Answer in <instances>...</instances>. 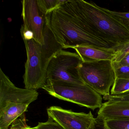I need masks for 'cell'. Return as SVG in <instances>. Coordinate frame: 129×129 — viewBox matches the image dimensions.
<instances>
[{
	"label": "cell",
	"mask_w": 129,
	"mask_h": 129,
	"mask_svg": "<svg viewBox=\"0 0 129 129\" xmlns=\"http://www.w3.org/2000/svg\"><path fill=\"white\" fill-rule=\"evenodd\" d=\"M44 43L41 44L34 39L23 40L27 53L23 76L25 88L37 90L47 83V69L54 55L63 49L57 42L49 24L47 16L44 29Z\"/></svg>",
	"instance_id": "1"
},
{
	"label": "cell",
	"mask_w": 129,
	"mask_h": 129,
	"mask_svg": "<svg viewBox=\"0 0 129 129\" xmlns=\"http://www.w3.org/2000/svg\"><path fill=\"white\" fill-rule=\"evenodd\" d=\"M75 3L94 37L116 50L129 42V31L104 8L83 0H75Z\"/></svg>",
	"instance_id": "2"
},
{
	"label": "cell",
	"mask_w": 129,
	"mask_h": 129,
	"mask_svg": "<svg viewBox=\"0 0 129 129\" xmlns=\"http://www.w3.org/2000/svg\"><path fill=\"white\" fill-rule=\"evenodd\" d=\"M47 16L56 40L63 49H73L78 46L111 48L102 41L87 33L66 3Z\"/></svg>",
	"instance_id": "3"
},
{
	"label": "cell",
	"mask_w": 129,
	"mask_h": 129,
	"mask_svg": "<svg viewBox=\"0 0 129 129\" xmlns=\"http://www.w3.org/2000/svg\"><path fill=\"white\" fill-rule=\"evenodd\" d=\"M37 90L16 86L0 68V129H9L20 118H25L28 106L37 99Z\"/></svg>",
	"instance_id": "4"
},
{
	"label": "cell",
	"mask_w": 129,
	"mask_h": 129,
	"mask_svg": "<svg viewBox=\"0 0 129 129\" xmlns=\"http://www.w3.org/2000/svg\"><path fill=\"white\" fill-rule=\"evenodd\" d=\"M83 62L77 53L61 50L50 61L47 69V83H68L79 85L85 84L79 74V68Z\"/></svg>",
	"instance_id": "5"
},
{
	"label": "cell",
	"mask_w": 129,
	"mask_h": 129,
	"mask_svg": "<svg viewBox=\"0 0 129 129\" xmlns=\"http://www.w3.org/2000/svg\"><path fill=\"white\" fill-rule=\"evenodd\" d=\"M50 95L75 103L93 111L102 105L101 95L87 85L68 83H53L43 88Z\"/></svg>",
	"instance_id": "6"
},
{
	"label": "cell",
	"mask_w": 129,
	"mask_h": 129,
	"mask_svg": "<svg viewBox=\"0 0 129 129\" xmlns=\"http://www.w3.org/2000/svg\"><path fill=\"white\" fill-rule=\"evenodd\" d=\"M79 71L80 77L85 84L103 96L110 95V88L115 79L112 61L83 62Z\"/></svg>",
	"instance_id": "7"
},
{
	"label": "cell",
	"mask_w": 129,
	"mask_h": 129,
	"mask_svg": "<svg viewBox=\"0 0 129 129\" xmlns=\"http://www.w3.org/2000/svg\"><path fill=\"white\" fill-rule=\"evenodd\" d=\"M48 118L65 129H92L96 121L91 111L74 112L61 107L52 106L47 109Z\"/></svg>",
	"instance_id": "8"
},
{
	"label": "cell",
	"mask_w": 129,
	"mask_h": 129,
	"mask_svg": "<svg viewBox=\"0 0 129 129\" xmlns=\"http://www.w3.org/2000/svg\"><path fill=\"white\" fill-rule=\"evenodd\" d=\"M22 16L24 27L33 32L34 39L40 44L44 43V29L46 16L40 10L37 0H24Z\"/></svg>",
	"instance_id": "9"
},
{
	"label": "cell",
	"mask_w": 129,
	"mask_h": 129,
	"mask_svg": "<svg viewBox=\"0 0 129 129\" xmlns=\"http://www.w3.org/2000/svg\"><path fill=\"white\" fill-rule=\"evenodd\" d=\"M73 49L82 59L83 62L101 60L113 61L116 56V50L112 48H101L88 46H78Z\"/></svg>",
	"instance_id": "10"
},
{
	"label": "cell",
	"mask_w": 129,
	"mask_h": 129,
	"mask_svg": "<svg viewBox=\"0 0 129 129\" xmlns=\"http://www.w3.org/2000/svg\"><path fill=\"white\" fill-rule=\"evenodd\" d=\"M97 117L104 120L129 117V102L108 101L103 103Z\"/></svg>",
	"instance_id": "11"
},
{
	"label": "cell",
	"mask_w": 129,
	"mask_h": 129,
	"mask_svg": "<svg viewBox=\"0 0 129 129\" xmlns=\"http://www.w3.org/2000/svg\"><path fill=\"white\" fill-rule=\"evenodd\" d=\"M41 12L46 16L60 7L68 0H37Z\"/></svg>",
	"instance_id": "12"
},
{
	"label": "cell",
	"mask_w": 129,
	"mask_h": 129,
	"mask_svg": "<svg viewBox=\"0 0 129 129\" xmlns=\"http://www.w3.org/2000/svg\"><path fill=\"white\" fill-rule=\"evenodd\" d=\"M111 95H118L129 92V80L116 78L111 91Z\"/></svg>",
	"instance_id": "13"
},
{
	"label": "cell",
	"mask_w": 129,
	"mask_h": 129,
	"mask_svg": "<svg viewBox=\"0 0 129 129\" xmlns=\"http://www.w3.org/2000/svg\"><path fill=\"white\" fill-rule=\"evenodd\" d=\"M104 121L108 129H129V117Z\"/></svg>",
	"instance_id": "14"
},
{
	"label": "cell",
	"mask_w": 129,
	"mask_h": 129,
	"mask_svg": "<svg viewBox=\"0 0 129 129\" xmlns=\"http://www.w3.org/2000/svg\"><path fill=\"white\" fill-rule=\"evenodd\" d=\"M104 10L117 19L129 31V12H120L111 11L104 8Z\"/></svg>",
	"instance_id": "15"
},
{
	"label": "cell",
	"mask_w": 129,
	"mask_h": 129,
	"mask_svg": "<svg viewBox=\"0 0 129 129\" xmlns=\"http://www.w3.org/2000/svg\"><path fill=\"white\" fill-rule=\"evenodd\" d=\"M35 127L37 129H65L50 118L46 122H39Z\"/></svg>",
	"instance_id": "16"
},
{
	"label": "cell",
	"mask_w": 129,
	"mask_h": 129,
	"mask_svg": "<svg viewBox=\"0 0 129 129\" xmlns=\"http://www.w3.org/2000/svg\"><path fill=\"white\" fill-rule=\"evenodd\" d=\"M114 68L115 78H123L129 80V66L115 67Z\"/></svg>",
	"instance_id": "17"
},
{
	"label": "cell",
	"mask_w": 129,
	"mask_h": 129,
	"mask_svg": "<svg viewBox=\"0 0 129 129\" xmlns=\"http://www.w3.org/2000/svg\"><path fill=\"white\" fill-rule=\"evenodd\" d=\"M129 53V42L116 51V56L113 62H118L127 53Z\"/></svg>",
	"instance_id": "18"
},
{
	"label": "cell",
	"mask_w": 129,
	"mask_h": 129,
	"mask_svg": "<svg viewBox=\"0 0 129 129\" xmlns=\"http://www.w3.org/2000/svg\"><path fill=\"white\" fill-rule=\"evenodd\" d=\"M20 31L23 40L29 41L34 39V35L33 32L25 28L23 25L21 26Z\"/></svg>",
	"instance_id": "19"
},
{
	"label": "cell",
	"mask_w": 129,
	"mask_h": 129,
	"mask_svg": "<svg viewBox=\"0 0 129 129\" xmlns=\"http://www.w3.org/2000/svg\"><path fill=\"white\" fill-rule=\"evenodd\" d=\"M114 67L120 66H129V53L127 54L123 59L118 62H113Z\"/></svg>",
	"instance_id": "20"
},
{
	"label": "cell",
	"mask_w": 129,
	"mask_h": 129,
	"mask_svg": "<svg viewBox=\"0 0 129 129\" xmlns=\"http://www.w3.org/2000/svg\"><path fill=\"white\" fill-rule=\"evenodd\" d=\"M92 129H108L106 126L104 121L102 119L96 117L94 126Z\"/></svg>",
	"instance_id": "21"
},
{
	"label": "cell",
	"mask_w": 129,
	"mask_h": 129,
	"mask_svg": "<svg viewBox=\"0 0 129 129\" xmlns=\"http://www.w3.org/2000/svg\"><path fill=\"white\" fill-rule=\"evenodd\" d=\"M22 129H37V128H36L35 127H30L28 126H27V127H24V128H22Z\"/></svg>",
	"instance_id": "22"
},
{
	"label": "cell",
	"mask_w": 129,
	"mask_h": 129,
	"mask_svg": "<svg viewBox=\"0 0 129 129\" xmlns=\"http://www.w3.org/2000/svg\"></svg>",
	"instance_id": "23"
}]
</instances>
